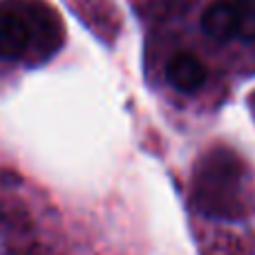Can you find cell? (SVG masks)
Returning a JSON list of instances; mask_svg holds the SVG:
<instances>
[{"mask_svg": "<svg viewBox=\"0 0 255 255\" xmlns=\"http://www.w3.org/2000/svg\"><path fill=\"white\" fill-rule=\"evenodd\" d=\"M61 45V27L43 0H0V58L13 63L47 58Z\"/></svg>", "mask_w": 255, "mask_h": 255, "instance_id": "obj_1", "label": "cell"}, {"mask_svg": "<svg viewBox=\"0 0 255 255\" xmlns=\"http://www.w3.org/2000/svg\"><path fill=\"white\" fill-rule=\"evenodd\" d=\"M238 177L240 163L229 152L211 154L197 177V199L204 211L213 215H231L238 208Z\"/></svg>", "mask_w": 255, "mask_h": 255, "instance_id": "obj_2", "label": "cell"}, {"mask_svg": "<svg viewBox=\"0 0 255 255\" xmlns=\"http://www.w3.org/2000/svg\"><path fill=\"white\" fill-rule=\"evenodd\" d=\"M168 81L179 92H195L206 81V67L195 54L177 52L166 65Z\"/></svg>", "mask_w": 255, "mask_h": 255, "instance_id": "obj_3", "label": "cell"}, {"mask_svg": "<svg viewBox=\"0 0 255 255\" xmlns=\"http://www.w3.org/2000/svg\"><path fill=\"white\" fill-rule=\"evenodd\" d=\"M202 29L213 40L235 38V7L233 0H217L206 7L202 16Z\"/></svg>", "mask_w": 255, "mask_h": 255, "instance_id": "obj_4", "label": "cell"}, {"mask_svg": "<svg viewBox=\"0 0 255 255\" xmlns=\"http://www.w3.org/2000/svg\"><path fill=\"white\" fill-rule=\"evenodd\" d=\"M235 7V38L247 43L255 40V0H233Z\"/></svg>", "mask_w": 255, "mask_h": 255, "instance_id": "obj_5", "label": "cell"}]
</instances>
